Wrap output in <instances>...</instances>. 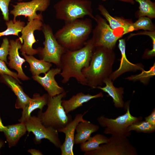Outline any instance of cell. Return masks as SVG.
Instances as JSON below:
<instances>
[{
    "label": "cell",
    "instance_id": "obj_1",
    "mask_svg": "<svg viewBox=\"0 0 155 155\" xmlns=\"http://www.w3.org/2000/svg\"><path fill=\"white\" fill-rule=\"evenodd\" d=\"M95 48L91 38L78 49L67 50L61 59V71L60 74L62 78V83L66 84L73 78L81 84L87 86L82 70L89 66Z\"/></svg>",
    "mask_w": 155,
    "mask_h": 155
},
{
    "label": "cell",
    "instance_id": "obj_2",
    "mask_svg": "<svg viewBox=\"0 0 155 155\" xmlns=\"http://www.w3.org/2000/svg\"><path fill=\"white\" fill-rule=\"evenodd\" d=\"M115 57L113 49L101 46L95 47L89 66L82 70L87 86L93 89L102 86L112 72Z\"/></svg>",
    "mask_w": 155,
    "mask_h": 155
},
{
    "label": "cell",
    "instance_id": "obj_3",
    "mask_svg": "<svg viewBox=\"0 0 155 155\" xmlns=\"http://www.w3.org/2000/svg\"><path fill=\"white\" fill-rule=\"evenodd\" d=\"M92 30L91 19H79L65 23L54 36L59 43L67 50H75L83 46Z\"/></svg>",
    "mask_w": 155,
    "mask_h": 155
},
{
    "label": "cell",
    "instance_id": "obj_4",
    "mask_svg": "<svg viewBox=\"0 0 155 155\" xmlns=\"http://www.w3.org/2000/svg\"><path fill=\"white\" fill-rule=\"evenodd\" d=\"M67 93L65 91L53 97L49 96L45 111H38L37 117L45 127H51L58 131L72 121L71 116L66 113L61 104L62 99L66 96Z\"/></svg>",
    "mask_w": 155,
    "mask_h": 155
},
{
    "label": "cell",
    "instance_id": "obj_5",
    "mask_svg": "<svg viewBox=\"0 0 155 155\" xmlns=\"http://www.w3.org/2000/svg\"><path fill=\"white\" fill-rule=\"evenodd\" d=\"M55 16L65 23L88 16L94 20L92 3L89 0H61L54 5Z\"/></svg>",
    "mask_w": 155,
    "mask_h": 155
},
{
    "label": "cell",
    "instance_id": "obj_6",
    "mask_svg": "<svg viewBox=\"0 0 155 155\" xmlns=\"http://www.w3.org/2000/svg\"><path fill=\"white\" fill-rule=\"evenodd\" d=\"M125 105L126 108L125 113L115 119L109 118L104 115L97 118L96 120L100 125L105 127L103 131L104 133L112 135L129 137L131 133L128 130L129 126L133 123L142 120V117H134L131 115L130 112L129 103Z\"/></svg>",
    "mask_w": 155,
    "mask_h": 155
},
{
    "label": "cell",
    "instance_id": "obj_7",
    "mask_svg": "<svg viewBox=\"0 0 155 155\" xmlns=\"http://www.w3.org/2000/svg\"><path fill=\"white\" fill-rule=\"evenodd\" d=\"M41 30L44 38V46L37 49L38 54L41 59L53 63L60 67L61 57L67 49L58 42L49 25L44 24Z\"/></svg>",
    "mask_w": 155,
    "mask_h": 155
},
{
    "label": "cell",
    "instance_id": "obj_8",
    "mask_svg": "<svg viewBox=\"0 0 155 155\" xmlns=\"http://www.w3.org/2000/svg\"><path fill=\"white\" fill-rule=\"evenodd\" d=\"M84 155H137L136 148L127 137L112 135L107 142L96 149L84 152Z\"/></svg>",
    "mask_w": 155,
    "mask_h": 155
},
{
    "label": "cell",
    "instance_id": "obj_9",
    "mask_svg": "<svg viewBox=\"0 0 155 155\" xmlns=\"http://www.w3.org/2000/svg\"><path fill=\"white\" fill-rule=\"evenodd\" d=\"M94 20L96 25L92 29L91 38L94 46H103L113 49L117 40L122 36L112 29L106 20L100 15H96Z\"/></svg>",
    "mask_w": 155,
    "mask_h": 155
},
{
    "label": "cell",
    "instance_id": "obj_10",
    "mask_svg": "<svg viewBox=\"0 0 155 155\" xmlns=\"http://www.w3.org/2000/svg\"><path fill=\"white\" fill-rule=\"evenodd\" d=\"M28 135L30 132L34 135L35 143L39 144L42 139L48 140L56 148H60L62 144L57 130L51 127H46L38 117L31 116L25 122Z\"/></svg>",
    "mask_w": 155,
    "mask_h": 155
},
{
    "label": "cell",
    "instance_id": "obj_11",
    "mask_svg": "<svg viewBox=\"0 0 155 155\" xmlns=\"http://www.w3.org/2000/svg\"><path fill=\"white\" fill-rule=\"evenodd\" d=\"M50 0H32L27 2L17 3L16 5H12L13 9L11 10L10 13L13 15V21H16L17 16H23L27 18L28 21L35 19L43 21L41 13L37 14L36 11L41 13L45 11L50 5Z\"/></svg>",
    "mask_w": 155,
    "mask_h": 155
},
{
    "label": "cell",
    "instance_id": "obj_12",
    "mask_svg": "<svg viewBox=\"0 0 155 155\" xmlns=\"http://www.w3.org/2000/svg\"><path fill=\"white\" fill-rule=\"evenodd\" d=\"M42 21L35 19L27 23L23 28L22 31V35L19 37L20 42L22 44L20 51L27 55H34L38 54L37 49L33 48L34 44L36 42L34 32L36 30H41L43 26Z\"/></svg>",
    "mask_w": 155,
    "mask_h": 155
},
{
    "label": "cell",
    "instance_id": "obj_13",
    "mask_svg": "<svg viewBox=\"0 0 155 155\" xmlns=\"http://www.w3.org/2000/svg\"><path fill=\"white\" fill-rule=\"evenodd\" d=\"M87 111L83 114H77L72 121L66 126L58 131L65 134V141L60 148L61 155H73V147L76 127L79 122L86 120L83 116Z\"/></svg>",
    "mask_w": 155,
    "mask_h": 155
},
{
    "label": "cell",
    "instance_id": "obj_14",
    "mask_svg": "<svg viewBox=\"0 0 155 155\" xmlns=\"http://www.w3.org/2000/svg\"><path fill=\"white\" fill-rule=\"evenodd\" d=\"M61 69L57 67L49 70L41 77L39 75H32L34 80L39 84L47 92L51 97H53L65 91L63 88L60 86L56 81L55 76L60 74Z\"/></svg>",
    "mask_w": 155,
    "mask_h": 155
},
{
    "label": "cell",
    "instance_id": "obj_15",
    "mask_svg": "<svg viewBox=\"0 0 155 155\" xmlns=\"http://www.w3.org/2000/svg\"><path fill=\"white\" fill-rule=\"evenodd\" d=\"M98 9L108 22L110 27L118 34L122 36L125 34L134 31L133 22L131 20L122 17L112 16L102 4L98 5Z\"/></svg>",
    "mask_w": 155,
    "mask_h": 155
},
{
    "label": "cell",
    "instance_id": "obj_16",
    "mask_svg": "<svg viewBox=\"0 0 155 155\" xmlns=\"http://www.w3.org/2000/svg\"><path fill=\"white\" fill-rule=\"evenodd\" d=\"M10 47L9 53L8 63L10 68L16 70L17 72L18 78L22 80H26L29 78L23 72L22 65L25 62L26 60L21 57L19 55V50L22 46V44L19 38L15 40L11 39L9 40Z\"/></svg>",
    "mask_w": 155,
    "mask_h": 155
},
{
    "label": "cell",
    "instance_id": "obj_17",
    "mask_svg": "<svg viewBox=\"0 0 155 155\" xmlns=\"http://www.w3.org/2000/svg\"><path fill=\"white\" fill-rule=\"evenodd\" d=\"M118 47L121 54V58L119 67L112 72L109 78L113 82L123 73L128 71H136L144 70V66L141 63L133 64L127 59L125 53L126 43L125 39L119 40Z\"/></svg>",
    "mask_w": 155,
    "mask_h": 155
},
{
    "label": "cell",
    "instance_id": "obj_18",
    "mask_svg": "<svg viewBox=\"0 0 155 155\" xmlns=\"http://www.w3.org/2000/svg\"><path fill=\"white\" fill-rule=\"evenodd\" d=\"M0 75L2 82L11 89L17 97L15 108L23 109L31 98L24 92L19 83L14 78L6 74Z\"/></svg>",
    "mask_w": 155,
    "mask_h": 155
},
{
    "label": "cell",
    "instance_id": "obj_19",
    "mask_svg": "<svg viewBox=\"0 0 155 155\" xmlns=\"http://www.w3.org/2000/svg\"><path fill=\"white\" fill-rule=\"evenodd\" d=\"M103 96L102 92L92 95L81 92L73 95L68 100H62L61 104L66 113L68 114L70 112L82 106L84 103L93 99L102 97Z\"/></svg>",
    "mask_w": 155,
    "mask_h": 155
},
{
    "label": "cell",
    "instance_id": "obj_20",
    "mask_svg": "<svg viewBox=\"0 0 155 155\" xmlns=\"http://www.w3.org/2000/svg\"><path fill=\"white\" fill-rule=\"evenodd\" d=\"M49 96L48 94H45L42 96L38 93L34 94L32 98L22 109L19 121L25 122L31 116L32 112L36 109L42 111L44 107L47 104Z\"/></svg>",
    "mask_w": 155,
    "mask_h": 155
},
{
    "label": "cell",
    "instance_id": "obj_21",
    "mask_svg": "<svg viewBox=\"0 0 155 155\" xmlns=\"http://www.w3.org/2000/svg\"><path fill=\"white\" fill-rule=\"evenodd\" d=\"M106 86L104 87L98 86L96 88L100 89L107 93L112 98L114 106L116 108L124 107L125 104L123 100L124 89L122 87L117 88L113 84V82L109 78L105 80L103 82Z\"/></svg>",
    "mask_w": 155,
    "mask_h": 155
},
{
    "label": "cell",
    "instance_id": "obj_22",
    "mask_svg": "<svg viewBox=\"0 0 155 155\" xmlns=\"http://www.w3.org/2000/svg\"><path fill=\"white\" fill-rule=\"evenodd\" d=\"M99 126L86 120L81 121L77 125L74 139V144H80L87 141L91 137L92 134L97 131Z\"/></svg>",
    "mask_w": 155,
    "mask_h": 155
},
{
    "label": "cell",
    "instance_id": "obj_23",
    "mask_svg": "<svg viewBox=\"0 0 155 155\" xmlns=\"http://www.w3.org/2000/svg\"><path fill=\"white\" fill-rule=\"evenodd\" d=\"M27 131L24 122L6 126L3 132L9 148L15 146Z\"/></svg>",
    "mask_w": 155,
    "mask_h": 155
},
{
    "label": "cell",
    "instance_id": "obj_24",
    "mask_svg": "<svg viewBox=\"0 0 155 155\" xmlns=\"http://www.w3.org/2000/svg\"><path fill=\"white\" fill-rule=\"evenodd\" d=\"M21 55L29 64L30 70L33 75H39L41 73H45L52 66L51 63L42 59H38L33 55H27L22 53Z\"/></svg>",
    "mask_w": 155,
    "mask_h": 155
},
{
    "label": "cell",
    "instance_id": "obj_25",
    "mask_svg": "<svg viewBox=\"0 0 155 155\" xmlns=\"http://www.w3.org/2000/svg\"><path fill=\"white\" fill-rule=\"evenodd\" d=\"M108 138L102 134L98 133L91 137L87 141L80 144L81 150L85 152L94 150L101 144L106 143Z\"/></svg>",
    "mask_w": 155,
    "mask_h": 155
},
{
    "label": "cell",
    "instance_id": "obj_26",
    "mask_svg": "<svg viewBox=\"0 0 155 155\" xmlns=\"http://www.w3.org/2000/svg\"><path fill=\"white\" fill-rule=\"evenodd\" d=\"M139 4L136 17L146 16L152 19L155 18V3L151 0H134Z\"/></svg>",
    "mask_w": 155,
    "mask_h": 155
},
{
    "label": "cell",
    "instance_id": "obj_27",
    "mask_svg": "<svg viewBox=\"0 0 155 155\" xmlns=\"http://www.w3.org/2000/svg\"><path fill=\"white\" fill-rule=\"evenodd\" d=\"M5 24L7 26L6 29L0 32V37L2 36L14 35L19 37L18 34L21 32L23 28L25 26V23L20 20H16L14 22L10 20L5 21Z\"/></svg>",
    "mask_w": 155,
    "mask_h": 155
},
{
    "label": "cell",
    "instance_id": "obj_28",
    "mask_svg": "<svg viewBox=\"0 0 155 155\" xmlns=\"http://www.w3.org/2000/svg\"><path fill=\"white\" fill-rule=\"evenodd\" d=\"M129 131H135L137 133H151L155 131V126L146 121H140L133 123L127 128Z\"/></svg>",
    "mask_w": 155,
    "mask_h": 155
},
{
    "label": "cell",
    "instance_id": "obj_29",
    "mask_svg": "<svg viewBox=\"0 0 155 155\" xmlns=\"http://www.w3.org/2000/svg\"><path fill=\"white\" fill-rule=\"evenodd\" d=\"M155 75V64L154 63L149 70L146 71L143 70L139 74L131 75L125 79L129 80L140 81L144 84H146L149 82L150 78Z\"/></svg>",
    "mask_w": 155,
    "mask_h": 155
},
{
    "label": "cell",
    "instance_id": "obj_30",
    "mask_svg": "<svg viewBox=\"0 0 155 155\" xmlns=\"http://www.w3.org/2000/svg\"><path fill=\"white\" fill-rule=\"evenodd\" d=\"M134 31L142 29L145 31H155L154 24L151 19L146 16H142L138 18V19L133 24Z\"/></svg>",
    "mask_w": 155,
    "mask_h": 155
},
{
    "label": "cell",
    "instance_id": "obj_31",
    "mask_svg": "<svg viewBox=\"0 0 155 155\" xmlns=\"http://www.w3.org/2000/svg\"><path fill=\"white\" fill-rule=\"evenodd\" d=\"M10 47L9 39L5 37L3 39L2 42L0 47V59L7 63V56L9 54Z\"/></svg>",
    "mask_w": 155,
    "mask_h": 155
},
{
    "label": "cell",
    "instance_id": "obj_32",
    "mask_svg": "<svg viewBox=\"0 0 155 155\" xmlns=\"http://www.w3.org/2000/svg\"><path fill=\"white\" fill-rule=\"evenodd\" d=\"M2 74L10 75L16 79L20 84H22L18 77L17 73L9 70L7 67L5 62L0 59V74Z\"/></svg>",
    "mask_w": 155,
    "mask_h": 155
},
{
    "label": "cell",
    "instance_id": "obj_33",
    "mask_svg": "<svg viewBox=\"0 0 155 155\" xmlns=\"http://www.w3.org/2000/svg\"><path fill=\"white\" fill-rule=\"evenodd\" d=\"M11 0H0V9L5 21L9 20V5Z\"/></svg>",
    "mask_w": 155,
    "mask_h": 155
},
{
    "label": "cell",
    "instance_id": "obj_34",
    "mask_svg": "<svg viewBox=\"0 0 155 155\" xmlns=\"http://www.w3.org/2000/svg\"><path fill=\"white\" fill-rule=\"evenodd\" d=\"M145 121L155 126V108L152 110L151 113L149 116L145 118Z\"/></svg>",
    "mask_w": 155,
    "mask_h": 155
},
{
    "label": "cell",
    "instance_id": "obj_35",
    "mask_svg": "<svg viewBox=\"0 0 155 155\" xmlns=\"http://www.w3.org/2000/svg\"><path fill=\"white\" fill-rule=\"evenodd\" d=\"M28 151L32 155H42V153L39 150L29 149Z\"/></svg>",
    "mask_w": 155,
    "mask_h": 155
},
{
    "label": "cell",
    "instance_id": "obj_36",
    "mask_svg": "<svg viewBox=\"0 0 155 155\" xmlns=\"http://www.w3.org/2000/svg\"><path fill=\"white\" fill-rule=\"evenodd\" d=\"M6 126H4L3 124L0 115V131L3 132L6 128Z\"/></svg>",
    "mask_w": 155,
    "mask_h": 155
},
{
    "label": "cell",
    "instance_id": "obj_37",
    "mask_svg": "<svg viewBox=\"0 0 155 155\" xmlns=\"http://www.w3.org/2000/svg\"><path fill=\"white\" fill-rule=\"evenodd\" d=\"M108 0H102L103 1H105ZM123 2H127L130 3L132 4H134L135 3V1L134 0H117Z\"/></svg>",
    "mask_w": 155,
    "mask_h": 155
},
{
    "label": "cell",
    "instance_id": "obj_38",
    "mask_svg": "<svg viewBox=\"0 0 155 155\" xmlns=\"http://www.w3.org/2000/svg\"><path fill=\"white\" fill-rule=\"evenodd\" d=\"M4 145V142L2 140H0V149Z\"/></svg>",
    "mask_w": 155,
    "mask_h": 155
},
{
    "label": "cell",
    "instance_id": "obj_39",
    "mask_svg": "<svg viewBox=\"0 0 155 155\" xmlns=\"http://www.w3.org/2000/svg\"><path fill=\"white\" fill-rule=\"evenodd\" d=\"M19 1H23V0H18Z\"/></svg>",
    "mask_w": 155,
    "mask_h": 155
},
{
    "label": "cell",
    "instance_id": "obj_40",
    "mask_svg": "<svg viewBox=\"0 0 155 155\" xmlns=\"http://www.w3.org/2000/svg\"></svg>",
    "mask_w": 155,
    "mask_h": 155
}]
</instances>
